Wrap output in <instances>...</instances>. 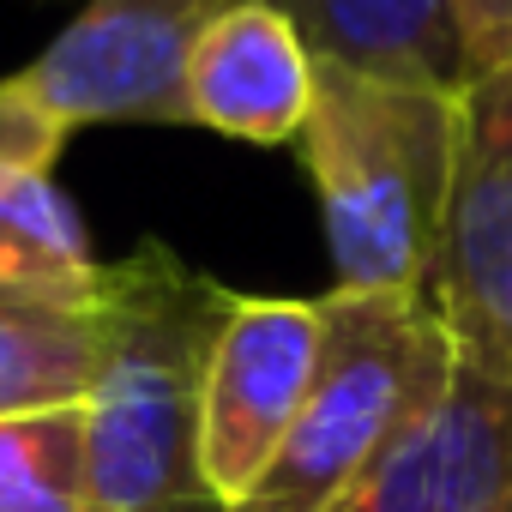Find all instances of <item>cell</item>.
<instances>
[{
  "instance_id": "6da1fadb",
  "label": "cell",
  "mask_w": 512,
  "mask_h": 512,
  "mask_svg": "<svg viewBox=\"0 0 512 512\" xmlns=\"http://www.w3.org/2000/svg\"><path fill=\"white\" fill-rule=\"evenodd\" d=\"M235 290L139 241L103 266V368L85 398V512H229L205 476L199 398Z\"/></svg>"
},
{
  "instance_id": "7a4b0ae2",
  "label": "cell",
  "mask_w": 512,
  "mask_h": 512,
  "mask_svg": "<svg viewBox=\"0 0 512 512\" xmlns=\"http://www.w3.org/2000/svg\"><path fill=\"white\" fill-rule=\"evenodd\" d=\"M464 91H422L314 61L302 163L320 199L338 290L422 296L452 199Z\"/></svg>"
},
{
  "instance_id": "3957f363",
  "label": "cell",
  "mask_w": 512,
  "mask_h": 512,
  "mask_svg": "<svg viewBox=\"0 0 512 512\" xmlns=\"http://www.w3.org/2000/svg\"><path fill=\"white\" fill-rule=\"evenodd\" d=\"M326 350L314 392L266 464L229 512H344L398 440L446 392L458 350L422 296H320Z\"/></svg>"
},
{
  "instance_id": "277c9868",
  "label": "cell",
  "mask_w": 512,
  "mask_h": 512,
  "mask_svg": "<svg viewBox=\"0 0 512 512\" xmlns=\"http://www.w3.org/2000/svg\"><path fill=\"white\" fill-rule=\"evenodd\" d=\"M422 302L464 368L512 386V67L464 91V133Z\"/></svg>"
},
{
  "instance_id": "5b68a950",
  "label": "cell",
  "mask_w": 512,
  "mask_h": 512,
  "mask_svg": "<svg viewBox=\"0 0 512 512\" xmlns=\"http://www.w3.org/2000/svg\"><path fill=\"white\" fill-rule=\"evenodd\" d=\"M235 0H91L19 85L67 127H187V61Z\"/></svg>"
},
{
  "instance_id": "8992f818",
  "label": "cell",
  "mask_w": 512,
  "mask_h": 512,
  "mask_svg": "<svg viewBox=\"0 0 512 512\" xmlns=\"http://www.w3.org/2000/svg\"><path fill=\"white\" fill-rule=\"evenodd\" d=\"M320 350H326L320 302H296V296L229 302V320L205 362V398H199V452L223 506H235L260 482L278 446L290 440L314 392Z\"/></svg>"
},
{
  "instance_id": "52a82bcc",
  "label": "cell",
  "mask_w": 512,
  "mask_h": 512,
  "mask_svg": "<svg viewBox=\"0 0 512 512\" xmlns=\"http://www.w3.org/2000/svg\"><path fill=\"white\" fill-rule=\"evenodd\" d=\"M344 512H512V386L458 362Z\"/></svg>"
},
{
  "instance_id": "ba28073f",
  "label": "cell",
  "mask_w": 512,
  "mask_h": 512,
  "mask_svg": "<svg viewBox=\"0 0 512 512\" xmlns=\"http://www.w3.org/2000/svg\"><path fill=\"white\" fill-rule=\"evenodd\" d=\"M314 109V55L272 0H235L187 61V127L241 145H296Z\"/></svg>"
},
{
  "instance_id": "9c48e42d",
  "label": "cell",
  "mask_w": 512,
  "mask_h": 512,
  "mask_svg": "<svg viewBox=\"0 0 512 512\" xmlns=\"http://www.w3.org/2000/svg\"><path fill=\"white\" fill-rule=\"evenodd\" d=\"M314 61L422 91H470L452 0H272Z\"/></svg>"
},
{
  "instance_id": "30bf717a",
  "label": "cell",
  "mask_w": 512,
  "mask_h": 512,
  "mask_svg": "<svg viewBox=\"0 0 512 512\" xmlns=\"http://www.w3.org/2000/svg\"><path fill=\"white\" fill-rule=\"evenodd\" d=\"M97 368H103L97 302H55L0 284V422L85 410Z\"/></svg>"
},
{
  "instance_id": "8fae6325",
  "label": "cell",
  "mask_w": 512,
  "mask_h": 512,
  "mask_svg": "<svg viewBox=\"0 0 512 512\" xmlns=\"http://www.w3.org/2000/svg\"><path fill=\"white\" fill-rule=\"evenodd\" d=\"M0 284L55 302H97L103 266L49 169H0Z\"/></svg>"
},
{
  "instance_id": "7c38bea8",
  "label": "cell",
  "mask_w": 512,
  "mask_h": 512,
  "mask_svg": "<svg viewBox=\"0 0 512 512\" xmlns=\"http://www.w3.org/2000/svg\"><path fill=\"white\" fill-rule=\"evenodd\" d=\"M0 512H85V410L0 422Z\"/></svg>"
},
{
  "instance_id": "4fadbf2b",
  "label": "cell",
  "mask_w": 512,
  "mask_h": 512,
  "mask_svg": "<svg viewBox=\"0 0 512 512\" xmlns=\"http://www.w3.org/2000/svg\"><path fill=\"white\" fill-rule=\"evenodd\" d=\"M73 133L13 79H0V169H55Z\"/></svg>"
},
{
  "instance_id": "5bb4252c",
  "label": "cell",
  "mask_w": 512,
  "mask_h": 512,
  "mask_svg": "<svg viewBox=\"0 0 512 512\" xmlns=\"http://www.w3.org/2000/svg\"><path fill=\"white\" fill-rule=\"evenodd\" d=\"M452 7H458V31H464L470 85L512 67V0H452Z\"/></svg>"
}]
</instances>
